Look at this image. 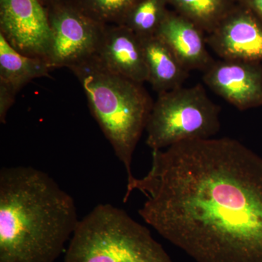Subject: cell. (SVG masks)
Listing matches in <instances>:
<instances>
[{
	"mask_svg": "<svg viewBox=\"0 0 262 262\" xmlns=\"http://www.w3.org/2000/svg\"><path fill=\"white\" fill-rule=\"evenodd\" d=\"M138 190L147 225L196 262H262V158L236 139H195L151 152Z\"/></svg>",
	"mask_w": 262,
	"mask_h": 262,
	"instance_id": "6da1fadb",
	"label": "cell"
},
{
	"mask_svg": "<svg viewBox=\"0 0 262 262\" xmlns=\"http://www.w3.org/2000/svg\"><path fill=\"white\" fill-rule=\"evenodd\" d=\"M80 220L75 200L46 172L0 170V262H54Z\"/></svg>",
	"mask_w": 262,
	"mask_h": 262,
	"instance_id": "7a4b0ae2",
	"label": "cell"
},
{
	"mask_svg": "<svg viewBox=\"0 0 262 262\" xmlns=\"http://www.w3.org/2000/svg\"><path fill=\"white\" fill-rule=\"evenodd\" d=\"M70 70L78 79L90 112L127 174L134 179L133 158L146 130L152 99L143 84L113 72L94 56Z\"/></svg>",
	"mask_w": 262,
	"mask_h": 262,
	"instance_id": "3957f363",
	"label": "cell"
},
{
	"mask_svg": "<svg viewBox=\"0 0 262 262\" xmlns=\"http://www.w3.org/2000/svg\"><path fill=\"white\" fill-rule=\"evenodd\" d=\"M64 262L173 261L145 226L106 203L80 220Z\"/></svg>",
	"mask_w": 262,
	"mask_h": 262,
	"instance_id": "277c9868",
	"label": "cell"
},
{
	"mask_svg": "<svg viewBox=\"0 0 262 262\" xmlns=\"http://www.w3.org/2000/svg\"><path fill=\"white\" fill-rule=\"evenodd\" d=\"M220 113L200 83L158 94L146 125V145L154 151L210 139L220 130Z\"/></svg>",
	"mask_w": 262,
	"mask_h": 262,
	"instance_id": "5b68a950",
	"label": "cell"
},
{
	"mask_svg": "<svg viewBox=\"0 0 262 262\" xmlns=\"http://www.w3.org/2000/svg\"><path fill=\"white\" fill-rule=\"evenodd\" d=\"M47 8L52 34L47 61L52 70H70L96 56L106 25L85 14L73 0Z\"/></svg>",
	"mask_w": 262,
	"mask_h": 262,
	"instance_id": "8992f818",
	"label": "cell"
},
{
	"mask_svg": "<svg viewBox=\"0 0 262 262\" xmlns=\"http://www.w3.org/2000/svg\"><path fill=\"white\" fill-rule=\"evenodd\" d=\"M0 34L19 53L47 60L52 38L48 8L40 0H0Z\"/></svg>",
	"mask_w": 262,
	"mask_h": 262,
	"instance_id": "52a82bcc",
	"label": "cell"
},
{
	"mask_svg": "<svg viewBox=\"0 0 262 262\" xmlns=\"http://www.w3.org/2000/svg\"><path fill=\"white\" fill-rule=\"evenodd\" d=\"M206 41L221 59L262 62V21L238 3Z\"/></svg>",
	"mask_w": 262,
	"mask_h": 262,
	"instance_id": "ba28073f",
	"label": "cell"
},
{
	"mask_svg": "<svg viewBox=\"0 0 262 262\" xmlns=\"http://www.w3.org/2000/svg\"><path fill=\"white\" fill-rule=\"evenodd\" d=\"M258 62L221 59L203 74L205 84L241 111L262 106V66Z\"/></svg>",
	"mask_w": 262,
	"mask_h": 262,
	"instance_id": "9c48e42d",
	"label": "cell"
},
{
	"mask_svg": "<svg viewBox=\"0 0 262 262\" xmlns=\"http://www.w3.org/2000/svg\"><path fill=\"white\" fill-rule=\"evenodd\" d=\"M96 56L110 70L144 84L148 70L140 38L121 24L105 26Z\"/></svg>",
	"mask_w": 262,
	"mask_h": 262,
	"instance_id": "30bf717a",
	"label": "cell"
},
{
	"mask_svg": "<svg viewBox=\"0 0 262 262\" xmlns=\"http://www.w3.org/2000/svg\"><path fill=\"white\" fill-rule=\"evenodd\" d=\"M205 33L189 19L169 10L156 35L166 43L189 72H204L215 61L207 48Z\"/></svg>",
	"mask_w": 262,
	"mask_h": 262,
	"instance_id": "8fae6325",
	"label": "cell"
},
{
	"mask_svg": "<svg viewBox=\"0 0 262 262\" xmlns=\"http://www.w3.org/2000/svg\"><path fill=\"white\" fill-rule=\"evenodd\" d=\"M140 39L152 89L160 94L182 87L189 71L166 43L157 35Z\"/></svg>",
	"mask_w": 262,
	"mask_h": 262,
	"instance_id": "7c38bea8",
	"label": "cell"
},
{
	"mask_svg": "<svg viewBox=\"0 0 262 262\" xmlns=\"http://www.w3.org/2000/svg\"><path fill=\"white\" fill-rule=\"evenodd\" d=\"M47 60L19 53L0 34V80L18 93L34 79L50 77Z\"/></svg>",
	"mask_w": 262,
	"mask_h": 262,
	"instance_id": "4fadbf2b",
	"label": "cell"
},
{
	"mask_svg": "<svg viewBox=\"0 0 262 262\" xmlns=\"http://www.w3.org/2000/svg\"><path fill=\"white\" fill-rule=\"evenodd\" d=\"M174 11L208 34L237 4V0H168Z\"/></svg>",
	"mask_w": 262,
	"mask_h": 262,
	"instance_id": "5bb4252c",
	"label": "cell"
},
{
	"mask_svg": "<svg viewBox=\"0 0 262 262\" xmlns=\"http://www.w3.org/2000/svg\"><path fill=\"white\" fill-rule=\"evenodd\" d=\"M168 0H139L125 17V26L139 38L156 35L169 12Z\"/></svg>",
	"mask_w": 262,
	"mask_h": 262,
	"instance_id": "9a60e30c",
	"label": "cell"
},
{
	"mask_svg": "<svg viewBox=\"0 0 262 262\" xmlns=\"http://www.w3.org/2000/svg\"><path fill=\"white\" fill-rule=\"evenodd\" d=\"M76 5L103 25L122 24L139 0H73Z\"/></svg>",
	"mask_w": 262,
	"mask_h": 262,
	"instance_id": "2e32d148",
	"label": "cell"
},
{
	"mask_svg": "<svg viewBox=\"0 0 262 262\" xmlns=\"http://www.w3.org/2000/svg\"><path fill=\"white\" fill-rule=\"evenodd\" d=\"M18 93L6 82L0 80V122H6L7 115L15 101Z\"/></svg>",
	"mask_w": 262,
	"mask_h": 262,
	"instance_id": "e0dca14e",
	"label": "cell"
},
{
	"mask_svg": "<svg viewBox=\"0 0 262 262\" xmlns=\"http://www.w3.org/2000/svg\"><path fill=\"white\" fill-rule=\"evenodd\" d=\"M237 3L251 10L262 21V0H237Z\"/></svg>",
	"mask_w": 262,
	"mask_h": 262,
	"instance_id": "ac0fdd59",
	"label": "cell"
},
{
	"mask_svg": "<svg viewBox=\"0 0 262 262\" xmlns=\"http://www.w3.org/2000/svg\"><path fill=\"white\" fill-rule=\"evenodd\" d=\"M46 8L53 6V5L61 4V3H67V2L72 1V0H40Z\"/></svg>",
	"mask_w": 262,
	"mask_h": 262,
	"instance_id": "d6986e66",
	"label": "cell"
}]
</instances>
